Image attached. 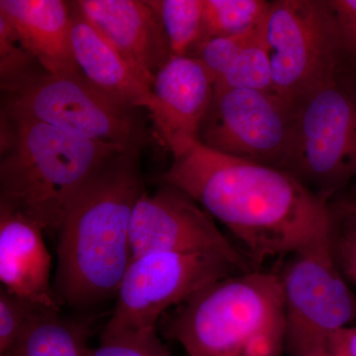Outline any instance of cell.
<instances>
[{
	"mask_svg": "<svg viewBox=\"0 0 356 356\" xmlns=\"http://www.w3.org/2000/svg\"><path fill=\"white\" fill-rule=\"evenodd\" d=\"M295 109L275 93L214 88L198 142L233 158L285 170Z\"/></svg>",
	"mask_w": 356,
	"mask_h": 356,
	"instance_id": "cell-10",
	"label": "cell"
},
{
	"mask_svg": "<svg viewBox=\"0 0 356 356\" xmlns=\"http://www.w3.org/2000/svg\"><path fill=\"white\" fill-rule=\"evenodd\" d=\"M140 146L110 159L84 187L58 232L53 286L60 306L88 309L116 296L132 261L131 222L144 193Z\"/></svg>",
	"mask_w": 356,
	"mask_h": 356,
	"instance_id": "cell-2",
	"label": "cell"
},
{
	"mask_svg": "<svg viewBox=\"0 0 356 356\" xmlns=\"http://www.w3.org/2000/svg\"><path fill=\"white\" fill-rule=\"evenodd\" d=\"M273 88L293 108L339 76L343 60L327 0L271 1L264 24Z\"/></svg>",
	"mask_w": 356,
	"mask_h": 356,
	"instance_id": "cell-6",
	"label": "cell"
},
{
	"mask_svg": "<svg viewBox=\"0 0 356 356\" xmlns=\"http://www.w3.org/2000/svg\"><path fill=\"white\" fill-rule=\"evenodd\" d=\"M309 356H331V355H330L329 351L327 350H323L318 351V353H313V355Z\"/></svg>",
	"mask_w": 356,
	"mask_h": 356,
	"instance_id": "cell-30",
	"label": "cell"
},
{
	"mask_svg": "<svg viewBox=\"0 0 356 356\" xmlns=\"http://www.w3.org/2000/svg\"><path fill=\"white\" fill-rule=\"evenodd\" d=\"M165 332L187 356H284L280 273L255 268L211 283L175 308Z\"/></svg>",
	"mask_w": 356,
	"mask_h": 356,
	"instance_id": "cell-4",
	"label": "cell"
},
{
	"mask_svg": "<svg viewBox=\"0 0 356 356\" xmlns=\"http://www.w3.org/2000/svg\"><path fill=\"white\" fill-rule=\"evenodd\" d=\"M343 209L350 213L353 216L356 217V202L355 201H344Z\"/></svg>",
	"mask_w": 356,
	"mask_h": 356,
	"instance_id": "cell-29",
	"label": "cell"
},
{
	"mask_svg": "<svg viewBox=\"0 0 356 356\" xmlns=\"http://www.w3.org/2000/svg\"><path fill=\"white\" fill-rule=\"evenodd\" d=\"M284 172L327 202L356 177V99L341 72L295 108Z\"/></svg>",
	"mask_w": 356,
	"mask_h": 356,
	"instance_id": "cell-5",
	"label": "cell"
},
{
	"mask_svg": "<svg viewBox=\"0 0 356 356\" xmlns=\"http://www.w3.org/2000/svg\"><path fill=\"white\" fill-rule=\"evenodd\" d=\"M130 238L133 259L152 252L214 254L243 271L255 269L203 208L168 185L142 194L134 209Z\"/></svg>",
	"mask_w": 356,
	"mask_h": 356,
	"instance_id": "cell-11",
	"label": "cell"
},
{
	"mask_svg": "<svg viewBox=\"0 0 356 356\" xmlns=\"http://www.w3.org/2000/svg\"><path fill=\"white\" fill-rule=\"evenodd\" d=\"M72 4L152 86L172 54L161 18L149 2L79 0Z\"/></svg>",
	"mask_w": 356,
	"mask_h": 356,
	"instance_id": "cell-13",
	"label": "cell"
},
{
	"mask_svg": "<svg viewBox=\"0 0 356 356\" xmlns=\"http://www.w3.org/2000/svg\"><path fill=\"white\" fill-rule=\"evenodd\" d=\"M89 323L42 309L32 316L17 341L0 356H88Z\"/></svg>",
	"mask_w": 356,
	"mask_h": 356,
	"instance_id": "cell-17",
	"label": "cell"
},
{
	"mask_svg": "<svg viewBox=\"0 0 356 356\" xmlns=\"http://www.w3.org/2000/svg\"><path fill=\"white\" fill-rule=\"evenodd\" d=\"M270 3L264 0H204L202 44L259 24L266 19Z\"/></svg>",
	"mask_w": 356,
	"mask_h": 356,
	"instance_id": "cell-19",
	"label": "cell"
},
{
	"mask_svg": "<svg viewBox=\"0 0 356 356\" xmlns=\"http://www.w3.org/2000/svg\"><path fill=\"white\" fill-rule=\"evenodd\" d=\"M42 310L3 287L0 289V353L17 341L37 311ZM53 310V309H51Z\"/></svg>",
	"mask_w": 356,
	"mask_h": 356,
	"instance_id": "cell-24",
	"label": "cell"
},
{
	"mask_svg": "<svg viewBox=\"0 0 356 356\" xmlns=\"http://www.w3.org/2000/svg\"><path fill=\"white\" fill-rule=\"evenodd\" d=\"M343 65L356 60V0H327Z\"/></svg>",
	"mask_w": 356,
	"mask_h": 356,
	"instance_id": "cell-26",
	"label": "cell"
},
{
	"mask_svg": "<svg viewBox=\"0 0 356 356\" xmlns=\"http://www.w3.org/2000/svg\"><path fill=\"white\" fill-rule=\"evenodd\" d=\"M341 74L356 99V60L344 64Z\"/></svg>",
	"mask_w": 356,
	"mask_h": 356,
	"instance_id": "cell-28",
	"label": "cell"
},
{
	"mask_svg": "<svg viewBox=\"0 0 356 356\" xmlns=\"http://www.w3.org/2000/svg\"><path fill=\"white\" fill-rule=\"evenodd\" d=\"M243 273L214 254L152 252L134 257L102 339L156 332L159 318L215 281Z\"/></svg>",
	"mask_w": 356,
	"mask_h": 356,
	"instance_id": "cell-7",
	"label": "cell"
},
{
	"mask_svg": "<svg viewBox=\"0 0 356 356\" xmlns=\"http://www.w3.org/2000/svg\"><path fill=\"white\" fill-rule=\"evenodd\" d=\"M0 17L51 74H81L72 47V8L63 0H0Z\"/></svg>",
	"mask_w": 356,
	"mask_h": 356,
	"instance_id": "cell-15",
	"label": "cell"
},
{
	"mask_svg": "<svg viewBox=\"0 0 356 356\" xmlns=\"http://www.w3.org/2000/svg\"><path fill=\"white\" fill-rule=\"evenodd\" d=\"M215 79L197 58L172 57L154 76L151 118L172 156L198 142L214 96Z\"/></svg>",
	"mask_w": 356,
	"mask_h": 356,
	"instance_id": "cell-12",
	"label": "cell"
},
{
	"mask_svg": "<svg viewBox=\"0 0 356 356\" xmlns=\"http://www.w3.org/2000/svg\"><path fill=\"white\" fill-rule=\"evenodd\" d=\"M0 206L57 235L77 196L127 147L86 139L1 108Z\"/></svg>",
	"mask_w": 356,
	"mask_h": 356,
	"instance_id": "cell-3",
	"label": "cell"
},
{
	"mask_svg": "<svg viewBox=\"0 0 356 356\" xmlns=\"http://www.w3.org/2000/svg\"><path fill=\"white\" fill-rule=\"evenodd\" d=\"M332 257L348 282L356 285V217L330 202Z\"/></svg>",
	"mask_w": 356,
	"mask_h": 356,
	"instance_id": "cell-23",
	"label": "cell"
},
{
	"mask_svg": "<svg viewBox=\"0 0 356 356\" xmlns=\"http://www.w3.org/2000/svg\"><path fill=\"white\" fill-rule=\"evenodd\" d=\"M44 70L21 43L13 27L0 17V83L2 92Z\"/></svg>",
	"mask_w": 356,
	"mask_h": 356,
	"instance_id": "cell-21",
	"label": "cell"
},
{
	"mask_svg": "<svg viewBox=\"0 0 356 356\" xmlns=\"http://www.w3.org/2000/svg\"><path fill=\"white\" fill-rule=\"evenodd\" d=\"M221 222L254 268L330 242V202L292 175L195 142L159 177Z\"/></svg>",
	"mask_w": 356,
	"mask_h": 356,
	"instance_id": "cell-1",
	"label": "cell"
},
{
	"mask_svg": "<svg viewBox=\"0 0 356 356\" xmlns=\"http://www.w3.org/2000/svg\"><path fill=\"white\" fill-rule=\"evenodd\" d=\"M327 350L331 356H356V327H348L330 339Z\"/></svg>",
	"mask_w": 356,
	"mask_h": 356,
	"instance_id": "cell-27",
	"label": "cell"
},
{
	"mask_svg": "<svg viewBox=\"0 0 356 356\" xmlns=\"http://www.w3.org/2000/svg\"><path fill=\"white\" fill-rule=\"evenodd\" d=\"M72 3V2H70ZM72 47L81 74L98 90L125 108L156 106L153 89L102 34L72 6Z\"/></svg>",
	"mask_w": 356,
	"mask_h": 356,
	"instance_id": "cell-16",
	"label": "cell"
},
{
	"mask_svg": "<svg viewBox=\"0 0 356 356\" xmlns=\"http://www.w3.org/2000/svg\"><path fill=\"white\" fill-rule=\"evenodd\" d=\"M280 273L284 294L286 351L309 356L356 320V297L332 257L330 242L286 257Z\"/></svg>",
	"mask_w": 356,
	"mask_h": 356,
	"instance_id": "cell-9",
	"label": "cell"
},
{
	"mask_svg": "<svg viewBox=\"0 0 356 356\" xmlns=\"http://www.w3.org/2000/svg\"><path fill=\"white\" fill-rule=\"evenodd\" d=\"M214 88L250 89L275 93L264 28L261 34L243 49L227 74L215 81Z\"/></svg>",
	"mask_w": 356,
	"mask_h": 356,
	"instance_id": "cell-20",
	"label": "cell"
},
{
	"mask_svg": "<svg viewBox=\"0 0 356 356\" xmlns=\"http://www.w3.org/2000/svg\"><path fill=\"white\" fill-rule=\"evenodd\" d=\"M44 233L29 218L0 206V281L4 289L32 305L60 310Z\"/></svg>",
	"mask_w": 356,
	"mask_h": 356,
	"instance_id": "cell-14",
	"label": "cell"
},
{
	"mask_svg": "<svg viewBox=\"0 0 356 356\" xmlns=\"http://www.w3.org/2000/svg\"><path fill=\"white\" fill-rule=\"evenodd\" d=\"M3 93L2 108L79 137L122 147L142 143L137 110L113 102L81 74L41 70Z\"/></svg>",
	"mask_w": 356,
	"mask_h": 356,
	"instance_id": "cell-8",
	"label": "cell"
},
{
	"mask_svg": "<svg viewBox=\"0 0 356 356\" xmlns=\"http://www.w3.org/2000/svg\"><path fill=\"white\" fill-rule=\"evenodd\" d=\"M172 57H193L202 44L204 0H153Z\"/></svg>",
	"mask_w": 356,
	"mask_h": 356,
	"instance_id": "cell-18",
	"label": "cell"
},
{
	"mask_svg": "<svg viewBox=\"0 0 356 356\" xmlns=\"http://www.w3.org/2000/svg\"><path fill=\"white\" fill-rule=\"evenodd\" d=\"M88 356H172L156 332L136 336L100 339L97 348H89Z\"/></svg>",
	"mask_w": 356,
	"mask_h": 356,
	"instance_id": "cell-25",
	"label": "cell"
},
{
	"mask_svg": "<svg viewBox=\"0 0 356 356\" xmlns=\"http://www.w3.org/2000/svg\"><path fill=\"white\" fill-rule=\"evenodd\" d=\"M264 23L266 19L240 34L204 42L194 54L193 58H197L203 63L216 81L231 69L243 49L261 34Z\"/></svg>",
	"mask_w": 356,
	"mask_h": 356,
	"instance_id": "cell-22",
	"label": "cell"
},
{
	"mask_svg": "<svg viewBox=\"0 0 356 356\" xmlns=\"http://www.w3.org/2000/svg\"><path fill=\"white\" fill-rule=\"evenodd\" d=\"M356 178V177H355Z\"/></svg>",
	"mask_w": 356,
	"mask_h": 356,
	"instance_id": "cell-31",
	"label": "cell"
}]
</instances>
